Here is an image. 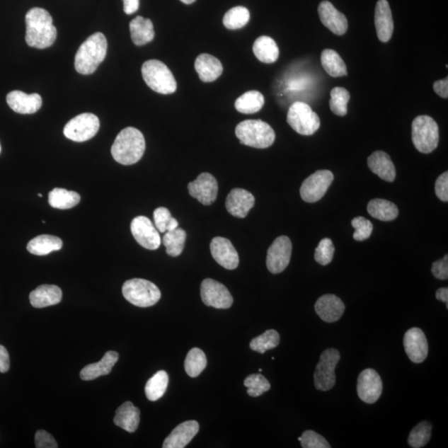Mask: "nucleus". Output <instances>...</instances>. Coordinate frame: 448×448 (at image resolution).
I'll return each mask as SVG.
<instances>
[{"instance_id": "603ef678", "label": "nucleus", "mask_w": 448, "mask_h": 448, "mask_svg": "<svg viewBox=\"0 0 448 448\" xmlns=\"http://www.w3.org/2000/svg\"><path fill=\"white\" fill-rule=\"evenodd\" d=\"M433 276L440 280H447L448 278V257L447 255L441 260L433 263L432 267Z\"/></svg>"}, {"instance_id": "c03bdc74", "label": "nucleus", "mask_w": 448, "mask_h": 448, "mask_svg": "<svg viewBox=\"0 0 448 448\" xmlns=\"http://www.w3.org/2000/svg\"><path fill=\"white\" fill-rule=\"evenodd\" d=\"M154 221L159 232L166 233L179 228V223L173 218L170 210L165 207H160L154 211Z\"/></svg>"}, {"instance_id": "412c9836", "label": "nucleus", "mask_w": 448, "mask_h": 448, "mask_svg": "<svg viewBox=\"0 0 448 448\" xmlns=\"http://www.w3.org/2000/svg\"><path fill=\"white\" fill-rule=\"evenodd\" d=\"M255 197L251 193L243 189H234L226 200V209L236 218L243 219L253 208Z\"/></svg>"}, {"instance_id": "5701e85b", "label": "nucleus", "mask_w": 448, "mask_h": 448, "mask_svg": "<svg viewBox=\"0 0 448 448\" xmlns=\"http://www.w3.org/2000/svg\"><path fill=\"white\" fill-rule=\"evenodd\" d=\"M199 423L195 420L186 421L178 425L163 443V448H184L199 432Z\"/></svg>"}, {"instance_id": "4d7b16f0", "label": "nucleus", "mask_w": 448, "mask_h": 448, "mask_svg": "<svg viewBox=\"0 0 448 448\" xmlns=\"http://www.w3.org/2000/svg\"><path fill=\"white\" fill-rule=\"evenodd\" d=\"M436 298L438 301H441L442 302H445L447 305V308H448V288L447 287H442L438 289L436 292Z\"/></svg>"}, {"instance_id": "9d476101", "label": "nucleus", "mask_w": 448, "mask_h": 448, "mask_svg": "<svg viewBox=\"0 0 448 448\" xmlns=\"http://www.w3.org/2000/svg\"><path fill=\"white\" fill-rule=\"evenodd\" d=\"M100 128L99 119L93 113L76 115L67 122L64 133L67 139L76 142H84L94 137Z\"/></svg>"}, {"instance_id": "cd10ccee", "label": "nucleus", "mask_w": 448, "mask_h": 448, "mask_svg": "<svg viewBox=\"0 0 448 448\" xmlns=\"http://www.w3.org/2000/svg\"><path fill=\"white\" fill-rule=\"evenodd\" d=\"M61 289L55 285H42L30 295L31 304L35 308H43L59 304L62 301Z\"/></svg>"}, {"instance_id": "58836bf2", "label": "nucleus", "mask_w": 448, "mask_h": 448, "mask_svg": "<svg viewBox=\"0 0 448 448\" xmlns=\"http://www.w3.org/2000/svg\"><path fill=\"white\" fill-rule=\"evenodd\" d=\"M206 366L207 358L203 350L200 348H193L189 351L185 361V369L190 377H199Z\"/></svg>"}, {"instance_id": "6e6d98bb", "label": "nucleus", "mask_w": 448, "mask_h": 448, "mask_svg": "<svg viewBox=\"0 0 448 448\" xmlns=\"http://www.w3.org/2000/svg\"><path fill=\"white\" fill-rule=\"evenodd\" d=\"M124 11L127 14H132L138 11L139 0H123Z\"/></svg>"}, {"instance_id": "09e8293b", "label": "nucleus", "mask_w": 448, "mask_h": 448, "mask_svg": "<svg viewBox=\"0 0 448 448\" xmlns=\"http://www.w3.org/2000/svg\"><path fill=\"white\" fill-rule=\"evenodd\" d=\"M355 232L353 237L356 241H364L370 237L373 232V224L369 219H366L364 217H356L351 221Z\"/></svg>"}, {"instance_id": "9b49d317", "label": "nucleus", "mask_w": 448, "mask_h": 448, "mask_svg": "<svg viewBox=\"0 0 448 448\" xmlns=\"http://www.w3.org/2000/svg\"><path fill=\"white\" fill-rule=\"evenodd\" d=\"M334 180V175L327 170L317 171L302 183L300 193L307 203H316L326 195Z\"/></svg>"}, {"instance_id": "37998d69", "label": "nucleus", "mask_w": 448, "mask_h": 448, "mask_svg": "<svg viewBox=\"0 0 448 448\" xmlns=\"http://www.w3.org/2000/svg\"><path fill=\"white\" fill-rule=\"evenodd\" d=\"M350 99V94L344 88H335L331 91L330 108L331 112L339 117H345L347 114V104Z\"/></svg>"}, {"instance_id": "f3484780", "label": "nucleus", "mask_w": 448, "mask_h": 448, "mask_svg": "<svg viewBox=\"0 0 448 448\" xmlns=\"http://www.w3.org/2000/svg\"><path fill=\"white\" fill-rule=\"evenodd\" d=\"M404 350L409 360L420 364L427 357L428 345L425 334L421 329L413 327L408 330L403 338Z\"/></svg>"}, {"instance_id": "c9c22d12", "label": "nucleus", "mask_w": 448, "mask_h": 448, "mask_svg": "<svg viewBox=\"0 0 448 448\" xmlns=\"http://www.w3.org/2000/svg\"><path fill=\"white\" fill-rule=\"evenodd\" d=\"M264 103V96L261 93L250 91L236 100L235 108L241 113L253 114L258 113L263 108Z\"/></svg>"}, {"instance_id": "20e7f679", "label": "nucleus", "mask_w": 448, "mask_h": 448, "mask_svg": "<svg viewBox=\"0 0 448 448\" xmlns=\"http://www.w3.org/2000/svg\"><path fill=\"white\" fill-rule=\"evenodd\" d=\"M240 143L258 149L268 148L275 142L276 134L267 122L261 120H247L236 127Z\"/></svg>"}, {"instance_id": "e433bc0d", "label": "nucleus", "mask_w": 448, "mask_h": 448, "mask_svg": "<svg viewBox=\"0 0 448 448\" xmlns=\"http://www.w3.org/2000/svg\"><path fill=\"white\" fill-rule=\"evenodd\" d=\"M168 384V375L161 370L149 379L144 387V392L149 401H156L165 394Z\"/></svg>"}, {"instance_id": "0eeeda50", "label": "nucleus", "mask_w": 448, "mask_h": 448, "mask_svg": "<svg viewBox=\"0 0 448 448\" xmlns=\"http://www.w3.org/2000/svg\"><path fill=\"white\" fill-rule=\"evenodd\" d=\"M122 294L132 305L149 307L160 301L161 292L155 284L141 278H134L124 283Z\"/></svg>"}, {"instance_id": "49530a36", "label": "nucleus", "mask_w": 448, "mask_h": 448, "mask_svg": "<svg viewBox=\"0 0 448 448\" xmlns=\"http://www.w3.org/2000/svg\"><path fill=\"white\" fill-rule=\"evenodd\" d=\"M334 253L335 247L332 241L330 239H322L316 249V261L322 266H326L332 262Z\"/></svg>"}, {"instance_id": "7c9ffc66", "label": "nucleus", "mask_w": 448, "mask_h": 448, "mask_svg": "<svg viewBox=\"0 0 448 448\" xmlns=\"http://www.w3.org/2000/svg\"><path fill=\"white\" fill-rule=\"evenodd\" d=\"M62 247V241L52 235L38 236L27 245L28 251L37 256H45L52 252L59 251Z\"/></svg>"}, {"instance_id": "6e6552de", "label": "nucleus", "mask_w": 448, "mask_h": 448, "mask_svg": "<svg viewBox=\"0 0 448 448\" xmlns=\"http://www.w3.org/2000/svg\"><path fill=\"white\" fill-rule=\"evenodd\" d=\"M287 120L294 131L302 136H311L321 127L318 115L313 112L309 105L301 102L294 103L291 105Z\"/></svg>"}, {"instance_id": "dca6fc26", "label": "nucleus", "mask_w": 448, "mask_h": 448, "mask_svg": "<svg viewBox=\"0 0 448 448\" xmlns=\"http://www.w3.org/2000/svg\"><path fill=\"white\" fill-rule=\"evenodd\" d=\"M190 195L202 205H210L218 197L219 185L214 176L202 173L195 181L188 185Z\"/></svg>"}, {"instance_id": "7ed1b4c3", "label": "nucleus", "mask_w": 448, "mask_h": 448, "mask_svg": "<svg viewBox=\"0 0 448 448\" xmlns=\"http://www.w3.org/2000/svg\"><path fill=\"white\" fill-rule=\"evenodd\" d=\"M108 52V41L102 33L90 36L79 47L75 57V69L80 74L89 75L98 69Z\"/></svg>"}, {"instance_id": "6ab92c4d", "label": "nucleus", "mask_w": 448, "mask_h": 448, "mask_svg": "<svg viewBox=\"0 0 448 448\" xmlns=\"http://www.w3.org/2000/svg\"><path fill=\"white\" fill-rule=\"evenodd\" d=\"M318 13L323 25L336 35H344L348 30V21L343 13L329 1H322L318 7Z\"/></svg>"}, {"instance_id": "79ce46f5", "label": "nucleus", "mask_w": 448, "mask_h": 448, "mask_svg": "<svg viewBox=\"0 0 448 448\" xmlns=\"http://www.w3.org/2000/svg\"><path fill=\"white\" fill-rule=\"evenodd\" d=\"M432 426L430 422L423 421L410 432L408 437V444L413 448L425 447L430 441Z\"/></svg>"}, {"instance_id": "4be33fe9", "label": "nucleus", "mask_w": 448, "mask_h": 448, "mask_svg": "<svg viewBox=\"0 0 448 448\" xmlns=\"http://www.w3.org/2000/svg\"><path fill=\"white\" fill-rule=\"evenodd\" d=\"M7 103L19 114H33L42 107V100L37 93L26 94L21 91H13L7 95Z\"/></svg>"}, {"instance_id": "f8f14e48", "label": "nucleus", "mask_w": 448, "mask_h": 448, "mask_svg": "<svg viewBox=\"0 0 448 448\" xmlns=\"http://www.w3.org/2000/svg\"><path fill=\"white\" fill-rule=\"evenodd\" d=\"M200 291L202 301L206 306L228 309L233 305L234 299L228 288L213 279H205L201 284Z\"/></svg>"}, {"instance_id": "c756f323", "label": "nucleus", "mask_w": 448, "mask_h": 448, "mask_svg": "<svg viewBox=\"0 0 448 448\" xmlns=\"http://www.w3.org/2000/svg\"><path fill=\"white\" fill-rule=\"evenodd\" d=\"M130 31L133 42L137 46L147 45L155 38L152 21L142 16H137L130 23Z\"/></svg>"}, {"instance_id": "13d9d810", "label": "nucleus", "mask_w": 448, "mask_h": 448, "mask_svg": "<svg viewBox=\"0 0 448 448\" xmlns=\"http://www.w3.org/2000/svg\"><path fill=\"white\" fill-rule=\"evenodd\" d=\"M181 2L185 4H191L196 1V0H180Z\"/></svg>"}, {"instance_id": "5fc2aeb1", "label": "nucleus", "mask_w": 448, "mask_h": 448, "mask_svg": "<svg viewBox=\"0 0 448 448\" xmlns=\"http://www.w3.org/2000/svg\"><path fill=\"white\" fill-rule=\"evenodd\" d=\"M433 89L442 98L447 99L448 98V79L435 81Z\"/></svg>"}, {"instance_id": "423d86ee", "label": "nucleus", "mask_w": 448, "mask_h": 448, "mask_svg": "<svg viewBox=\"0 0 448 448\" xmlns=\"http://www.w3.org/2000/svg\"><path fill=\"white\" fill-rule=\"evenodd\" d=\"M412 139L419 152L435 151L440 142V129L435 120L428 115H418L412 124Z\"/></svg>"}, {"instance_id": "a211bd4d", "label": "nucleus", "mask_w": 448, "mask_h": 448, "mask_svg": "<svg viewBox=\"0 0 448 448\" xmlns=\"http://www.w3.org/2000/svg\"><path fill=\"white\" fill-rule=\"evenodd\" d=\"M210 251L212 256L220 266L228 270H234L239 267V253L229 239L214 238L211 241Z\"/></svg>"}, {"instance_id": "f03ea898", "label": "nucleus", "mask_w": 448, "mask_h": 448, "mask_svg": "<svg viewBox=\"0 0 448 448\" xmlns=\"http://www.w3.org/2000/svg\"><path fill=\"white\" fill-rule=\"evenodd\" d=\"M146 151L143 134L134 127H127L118 134L112 147L114 160L124 166H131L142 158Z\"/></svg>"}, {"instance_id": "1a4fd4ad", "label": "nucleus", "mask_w": 448, "mask_h": 448, "mask_svg": "<svg viewBox=\"0 0 448 448\" xmlns=\"http://www.w3.org/2000/svg\"><path fill=\"white\" fill-rule=\"evenodd\" d=\"M340 360V354L336 349H327L320 357L315 374V386L320 391H328L333 389L336 382L335 369Z\"/></svg>"}, {"instance_id": "3c124183", "label": "nucleus", "mask_w": 448, "mask_h": 448, "mask_svg": "<svg viewBox=\"0 0 448 448\" xmlns=\"http://www.w3.org/2000/svg\"><path fill=\"white\" fill-rule=\"evenodd\" d=\"M435 192L438 199L443 202L448 201V173H443L437 178L435 184Z\"/></svg>"}, {"instance_id": "864d4df0", "label": "nucleus", "mask_w": 448, "mask_h": 448, "mask_svg": "<svg viewBox=\"0 0 448 448\" xmlns=\"http://www.w3.org/2000/svg\"><path fill=\"white\" fill-rule=\"evenodd\" d=\"M11 367L9 355L6 347L0 345V373H6Z\"/></svg>"}, {"instance_id": "b1692460", "label": "nucleus", "mask_w": 448, "mask_h": 448, "mask_svg": "<svg viewBox=\"0 0 448 448\" xmlns=\"http://www.w3.org/2000/svg\"><path fill=\"white\" fill-rule=\"evenodd\" d=\"M374 23L379 40L387 42L392 38L394 21L387 0H379L375 8Z\"/></svg>"}, {"instance_id": "4468645a", "label": "nucleus", "mask_w": 448, "mask_h": 448, "mask_svg": "<svg viewBox=\"0 0 448 448\" xmlns=\"http://www.w3.org/2000/svg\"><path fill=\"white\" fill-rule=\"evenodd\" d=\"M132 234L137 242L143 248L156 250L160 248L161 238L156 226L147 217L138 216L131 224Z\"/></svg>"}, {"instance_id": "8fccbe9b", "label": "nucleus", "mask_w": 448, "mask_h": 448, "mask_svg": "<svg viewBox=\"0 0 448 448\" xmlns=\"http://www.w3.org/2000/svg\"><path fill=\"white\" fill-rule=\"evenodd\" d=\"M35 446L38 448H56L59 447L54 437L45 430H38L36 432Z\"/></svg>"}, {"instance_id": "473e14b6", "label": "nucleus", "mask_w": 448, "mask_h": 448, "mask_svg": "<svg viewBox=\"0 0 448 448\" xmlns=\"http://www.w3.org/2000/svg\"><path fill=\"white\" fill-rule=\"evenodd\" d=\"M81 197L74 191H69L56 188L48 195V203L52 208L69 209L79 204Z\"/></svg>"}, {"instance_id": "a878e982", "label": "nucleus", "mask_w": 448, "mask_h": 448, "mask_svg": "<svg viewBox=\"0 0 448 448\" xmlns=\"http://www.w3.org/2000/svg\"><path fill=\"white\" fill-rule=\"evenodd\" d=\"M119 355L115 351H108L103 358L98 363L86 365L80 373V377L86 381L98 379L112 372L114 365L117 364Z\"/></svg>"}, {"instance_id": "393cba45", "label": "nucleus", "mask_w": 448, "mask_h": 448, "mask_svg": "<svg viewBox=\"0 0 448 448\" xmlns=\"http://www.w3.org/2000/svg\"><path fill=\"white\" fill-rule=\"evenodd\" d=\"M368 166L371 171L385 181L394 182L396 178V168L387 153L374 152L368 158Z\"/></svg>"}, {"instance_id": "c85d7f7f", "label": "nucleus", "mask_w": 448, "mask_h": 448, "mask_svg": "<svg viewBox=\"0 0 448 448\" xmlns=\"http://www.w3.org/2000/svg\"><path fill=\"white\" fill-rule=\"evenodd\" d=\"M139 408L134 407L132 402L124 403L115 412L114 423L127 432H136L139 423Z\"/></svg>"}, {"instance_id": "2eb2a0df", "label": "nucleus", "mask_w": 448, "mask_h": 448, "mask_svg": "<svg viewBox=\"0 0 448 448\" xmlns=\"http://www.w3.org/2000/svg\"><path fill=\"white\" fill-rule=\"evenodd\" d=\"M383 392V382L379 374L372 369H366L358 377V396L363 402L372 404L379 401Z\"/></svg>"}, {"instance_id": "4c0bfd02", "label": "nucleus", "mask_w": 448, "mask_h": 448, "mask_svg": "<svg viewBox=\"0 0 448 448\" xmlns=\"http://www.w3.org/2000/svg\"><path fill=\"white\" fill-rule=\"evenodd\" d=\"M186 237L185 231L182 229L167 231L161 240L166 248L167 254L171 257L180 256L184 250Z\"/></svg>"}, {"instance_id": "aec40b11", "label": "nucleus", "mask_w": 448, "mask_h": 448, "mask_svg": "<svg viewBox=\"0 0 448 448\" xmlns=\"http://www.w3.org/2000/svg\"><path fill=\"white\" fill-rule=\"evenodd\" d=\"M315 310L322 321L327 323H334L339 321L343 316L345 306L341 299L332 294L321 297L318 299Z\"/></svg>"}, {"instance_id": "f257e3e1", "label": "nucleus", "mask_w": 448, "mask_h": 448, "mask_svg": "<svg viewBox=\"0 0 448 448\" xmlns=\"http://www.w3.org/2000/svg\"><path fill=\"white\" fill-rule=\"evenodd\" d=\"M27 45L38 50H45L54 45L57 31L52 24V18L46 9L31 8L26 14Z\"/></svg>"}, {"instance_id": "2f4dec72", "label": "nucleus", "mask_w": 448, "mask_h": 448, "mask_svg": "<svg viewBox=\"0 0 448 448\" xmlns=\"http://www.w3.org/2000/svg\"><path fill=\"white\" fill-rule=\"evenodd\" d=\"M253 50L257 59L264 64H273L278 59L279 48L271 37H259L254 42Z\"/></svg>"}, {"instance_id": "de8ad7c7", "label": "nucleus", "mask_w": 448, "mask_h": 448, "mask_svg": "<svg viewBox=\"0 0 448 448\" xmlns=\"http://www.w3.org/2000/svg\"><path fill=\"white\" fill-rule=\"evenodd\" d=\"M303 448H331L330 443L324 437L312 430H307L298 438Z\"/></svg>"}, {"instance_id": "f704fd0d", "label": "nucleus", "mask_w": 448, "mask_h": 448, "mask_svg": "<svg viewBox=\"0 0 448 448\" xmlns=\"http://www.w3.org/2000/svg\"><path fill=\"white\" fill-rule=\"evenodd\" d=\"M321 62L323 69L333 78H340L347 75V67L338 52L332 50L322 52Z\"/></svg>"}, {"instance_id": "ea45409f", "label": "nucleus", "mask_w": 448, "mask_h": 448, "mask_svg": "<svg viewBox=\"0 0 448 448\" xmlns=\"http://www.w3.org/2000/svg\"><path fill=\"white\" fill-rule=\"evenodd\" d=\"M249 21L250 13L248 9L243 6L229 9L224 17V26L231 30H239V28H243L247 25Z\"/></svg>"}, {"instance_id": "bb28decb", "label": "nucleus", "mask_w": 448, "mask_h": 448, "mask_svg": "<svg viewBox=\"0 0 448 448\" xmlns=\"http://www.w3.org/2000/svg\"><path fill=\"white\" fill-rule=\"evenodd\" d=\"M195 69L204 83H212L223 74L224 67L221 62L209 54H201L195 60Z\"/></svg>"}, {"instance_id": "ddd939ff", "label": "nucleus", "mask_w": 448, "mask_h": 448, "mask_svg": "<svg viewBox=\"0 0 448 448\" xmlns=\"http://www.w3.org/2000/svg\"><path fill=\"white\" fill-rule=\"evenodd\" d=\"M292 244L287 236H281L270 246L267 255V267L273 274L281 273L291 261Z\"/></svg>"}, {"instance_id": "bf43d9fd", "label": "nucleus", "mask_w": 448, "mask_h": 448, "mask_svg": "<svg viewBox=\"0 0 448 448\" xmlns=\"http://www.w3.org/2000/svg\"><path fill=\"white\" fill-rule=\"evenodd\" d=\"M0 152H1V146H0Z\"/></svg>"}, {"instance_id": "a18cd8bd", "label": "nucleus", "mask_w": 448, "mask_h": 448, "mask_svg": "<svg viewBox=\"0 0 448 448\" xmlns=\"http://www.w3.org/2000/svg\"><path fill=\"white\" fill-rule=\"evenodd\" d=\"M244 386L248 388L249 396L256 398L261 396L265 392L271 389L268 380L260 374L249 375L244 380Z\"/></svg>"}, {"instance_id": "a19ab883", "label": "nucleus", "mask_w": 448, "mask_h": 448, "mask_svg": "<svg viewBox=\"0 0 448 448\" xmlns=\"http://www.w3.org/2000/svg\"><path fill=\"white\" fill-rule=\"evenodd\" d=\"M280 343V335L275 330H268L250 342V348L256 352L264 354L269 350L276 348Z\"/></svg>"}, {"instance_id": "72a5a7b5", "label": "nucleus", "mask_w": 448, "mask_h": 448, "mask_svg": "<svg viewBox=\"0 0 448 448\" xmlns=\"http://www.w3.org/2000/svg\"><path fill=\"white\" fill-rule=\"evenodd\" d=\"M367 210L373 218L385 222L394 220L398 216V207L392 202L382 199L371 200Z\"/></svg>"}, {"instance_id": "39448f33", "label": "nucleus", "mask_w": 448, "mask_h": 448, "mask_svg": "<svg viewBox=\"0 0 448 448\" xmlns=\"http://www.w3.org/2000/svg\"><path fill=\"white\" fill-rule=\"evenodd\" d=\"M143 79L149 88L161 94H172L177 89L175 76L168 67L158 60H149L142 66Z\"/></svg>"}]
</instances>
